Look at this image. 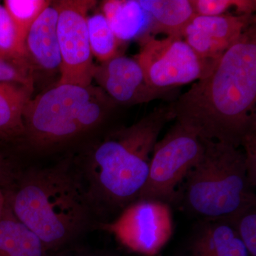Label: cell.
<instances>
[{
	"label": "cell",
	"instance_id": "cell-1",
	"mask_svg": "<svg viewBox=\"0 0 256 256\" xmlns=\"http://www.w3.org/2000/svg\"><path fill=\"white\" fill-rule=\"evenodd\" d=\"M172 104L175 121L202 140L240 148L256 133V24Z\"/></svg>",
	"mask_w": 256,
	"mask_h": 256
},
{
	"label": "cell",
	"instance_id": "cell-2",
	"mask_svg": "<svg viewBox=\"0 0 256 256\" xmlns=\"http://www.w3.org/2000/svg\"><path fill=\"white\" fill-rule=\"evenodd\" d=\"M174 119L172 102L158 106L136 124L108 130L76 163L99 224L110 223L138 201L160 133Z\"/></svg>",
	"mask_w": 256,
	"mask_h": 256
},
{
	"label": "cell",
	"instance_id": "cell-3",
	"mask_svg": "<svg viewBox=\"0 0 256 256\" xmlns=\"http://www.w3.org/2000/svg\"><path fill=\"white\" fill-rule=\"evenodd\" d=\"M12 186L8 208L50 254L73 242L96 220L76 163L72 161L24 170Z\"/></svg>",
	"mask_w": 256,
	"mask_h": 256
},
{
	"label": "cell",
	"instance_id": "cell-4",
	"mask_svg": "<svg viewBox=\"0 0 256 256\" xmlns=\"http://www.w3.org/2000/svg\"><path fill=\"white\" fill-rule=\"evenodd\" d=\"M117 105L92 84H57L28 102L23 138L38 149L69 142L100 130Z\"/></svg>",
	"mask_w": 256,
	"mask_h": 256
},
{
	"label": "cell",
	"instance_id": "cell-5",
	"mask_svg": "<svg viewBox=\"0 0 256 256\" xmlns=\"http://www.w3.org/2000/svg\"><path fill=\"white\" fill-rule=\"evenodd\" d=\"M204 150L184 180L182 203L192 214L222 218L256 203L240 148L203 140Z\"/></svg>",
	"mask_w": 256,
	"mask_h": 256
},
{
	"label": "cell",
	"instance_id": "cell-6",
	"mask_svg": "<svg viewBox=\"0 0 256 256\" xmlns=\"http://www.w3.org/2000/svg\"><path fill=\"white\" fill-rule=\"evenodd\" d=\"M204 150L203 140L175 121L154 146L148 180L138 200L168 206L178 202L180 185L200 159Z\"/></svg>",
	"mask_w": 256,
	"mask_h": 256
},
{
	"label": "cell",
	"instance_id": "cell-7",
	"mask_svg": "<svg viewBox=\"0 0 256 256\" xmlns=\"http://www.w3.org/2000/svg\"><path fill=\"white\" fill-rule=\"evenodd\" d=\"M134 58L148 84L158 90H173L210 75L220 60L202 58L182 36L163 38L144 34L140 37Z\"/></svg>",
	"mask_w": 256,
	"mask_h": 256
},
{
	"label": "cell",
	"instance_id": "cell-8",
	"mask_svg": "<svg viewBox=\"0 0 256 256\" xmlns=\"http://www.w3.org/2000/svg\"><path fill=\"white\" fill-rule=\"evenodd\" d=\"M58 10L57 34L60 44V78L58 84L92 85L95 65L89 44L87 20L95 8L94 0H62Z\"/></svg>",
	"mask_w": 256,
	"mask_h": 256
},
{
	"label": "cell",
	"instance_id": "cell-9",
	"mask_svg": "<svg viewBox=\"0 0 256 256\" xmlns=\"http://www.w3.org/2000/svg\"><path fill=\"white\" fill-rule=\"evenodd\" d=\"M98 226L128 248L146 256L159 252L172 232L170 206L148 200H138L116 220Z\"/></svg>",
	"mask_w": 256,
	"mask_h": 256
},
{
	"label": "cell",
	"instance_id": "cell-10",
	"mask_svg": "<svg viewBox=\"0 0 256 256\" xmlns=\"http://www.w3.org/2000/svg\"><path fill=\"white\" fill-rule=\"evenodd\" d=\"M116 104L136 106L175 96L176 90H158L146 82L134 58L121 54L95 66L92 80Z\"/></svg>",
	"mask_w": 256,
	"mask_h": 256
},
{
	"label": "cell",
	"instance_id": "cell-11",
	"mask_svg": "<svg viewBox=\"0 0 256 256\" xmlns=\"http://www.w3.org/2000/svg\"><path fill=\"white\" fill-rule=\"evenodd\" d=\"M256 22L254 14L196 15L184 30L182 37L202 58L220 60L242 33Z\"/></svg>",
	"mask_w": 256,
	"mask_h": 256
},
{
	"label": "cell",
	"instance_id": "cell-12",
	"mask_svg": "<svg viewBox=\"0 0 256 256\" xmlns=\"http://www.w3.org/2000/svg\"><path fill=\"white\" fill-rule=\"evenodd\" d=\"M182 256H250L223 218H202L192 228Z\"/></svg>",
	"mask_w": 256,
	"mask_h": 256
},
{
	"label": "cell",
	"instance_id": "cell-13",
	"mask_svg": "<svg viewBox=\"0 0 256 256\" xmlns=\"http://www.w3.org/2000/svg\"><path fill=\"white\" fill-rule=\"evenodd\" d=\"M58 10L50 4L28 30L25 40L28 60L43 70L60 69V54L57 34Z\"/></svg>",
	"mask_w": 256,
	"mask_h": 256
},
{
	"label": "cell",
	"instance_id": "cell-14",
	"mask_svg": "<svg viewBox=\"0 0 256 256\" xmlns=\"http://www.w3.org/2000/svg\"><path fill=\"white\" fill-rule=\"evenodd\" d=\"M101 12L111 30L122 43L139 38L148 33L151 16L138 0H108L102 2Z\"/></svg>",
	"mask_w": 256,
	"mask_h": 256
},
{
	"label": "cell",
	"instance_id": "cell-15",
	"mask_svg": "<svg viewBox=\"0 0 256 256\" xmlns=\"http://www.w3.org/2000/svg\"><path fill=\"white\" fill-rule=\"evenodd\" d=\"M143 10L151 16L148 33L154 36L182 37L184 30L196 16L190 0H138ZM183 38V37H182Z\"/></svg>",
	"mask_w": 256,
	"mask_h": 256
},
{
	"label": "cell",
	"instance_id": "cell-16",
	"mask_svg": "<svg viewBox=\"0 0 256 256\" xmlns=\"http://www.w3.org/2000/svg\"><path fill=\"white\" fill-rule=\"evenodd\" d=\"M0 256H50L41 240L6 207L0 218Z\"/></svg>",
	"mask_w": 256,
	"mask_h": 256
},
{
	"label": "cell",
	"instance_id": "cell-17",
	"mask_svg": "<svg viewBox=\"0 0 256 256\" xmlns=\"http://www.w3.org/2000/svg\"><path fill=\"white\" fill-rule=\"evenodd\" d=\"M32 92L21 86L0 82V139L23 137L24 114Z\"/></svg>",
	"mask_w": 256,
	"mask_h": 256
},
{
	"label": "cell",
	"instance_id": "cell-18",
	"mask_svg": "<svg viewBox=\"0 0 256 256\" xmlns=\"http://www.w3.org/2000/svg\"><path fill=\"white\" fill-rule=\"evenodd\" d=\"M88 34L92 56L100 63L121 55L122 42L116 37L102 12L88 16Z\"/></svg>",
	"mask_w": 256,
	"mask_h": 256
},
{
	"label": "cell",
	"instance_id": "cell-19",
	"mask_svg": "<svg viewBox=\"0 0 256 256\" xmlns=\"http://www.w3.org/2000/svg\"><path fill=\"white\" fill-rule=\"evenodd\" d=\"M0 56L31 66L25 48V42L4 5L0 4Z\"/></svg>",
	"mask_w": 256,
	"mask_h": 256
},
{
	"label": "cell",
	"instance_id": "cell-20",
	"mask_svg": "<svg viewBox=\"0 0 256 256\" xmlns=\"http://www.w3.org/2000/svg\"><path fill=\"white\" fill-rule=\"evenodd\" d=\"M52 4L46 0H5L4 6L24 41L32 25Z\"/></svg>",
	"mask_w": 256,
	"mask_h": 256
},
{
	"label": "cell",
	"instance_id": "cell-21",
	"mask_svg": "<svg viewBox=\"0 0 256 256\" xmlns=\"http://www.w3.org/2000/svg\"><path fill=\"white\" fill-rule=\"evenodd\" d=\"M222 218L233 227L250 256H256V203Z\"/></svg>",
	"mask_w": 256,
	"mask_h": 256
},
{
	"label": "cell",
	"instance_id": "cell-22",
	"mask_svg": "<svg viewBox=\"0 0 256 256\" xmlns=\"http://www.w3.org/2000/svg\"><path fill=\"white\" fill-rule=\"evenodd\" d=\"M195 14L198 16H220L230 14L235 9L237 14H254L255 0H190Z\"/></svg>",
	"mask_w": 256,
	"mask_h": 256
},
{
	"label": "cell",
	"instance_id": "cell-23",
	"mask_svg": "<svg viewBox=\"0 0 256 256\" xmlns=\"http://www.w3.org/2000/svg\"><path fill=\"white\" fill-rule=\"evenodd\" d=\"M0 82L21 86L33 90L32 67L0 56Z\"/></svg>",
	"mask_w": 256,
	"mask_h": 256
},
{
	"label": "cell",
	"instance_id": "cell-24",
	"mask_svg": "<svg viewBox=\"0 0 256 256\" xmlns=\"http://www.w3.org/2000/svg\"><path fill=\"white\" fill-rule=\"evenodd\" d=\"M245 154L248 178L252 188L256 186V133L245 138L242 144Z\"/></svg>",
	"mask_w": 256,
	"mask_h": 256
},
{
	"label": "cell",
	"instance_id": "cell-25",
	"mask_svg": "<svg viewBox=\"0 0 256 256\" xmlns=\"http://www.w3.org/2000/svg\"><path fill=\"white\" fill-rule=\"evenodd\" d=\"M18 173L0 158V185H12Z\"/></svg>",
	"mask_w": 256,
	"mask_h": 256
},
{
	"label": "cell",
	"instance_id": "cell-26",
	"mask_svg": "<svg viewBox=\"0 0 256 256\" xmlns=\"http://www.w3.org/2000/svg\"><path fill=\"white\" fill-rule=\"evenodd\" d=\"M50 256H52L50 254ZM54 256H120L119 254L108 252H66Z\"/></svg>",
	"mask_w": 256,
	"mask_h": 256
},
{
	"label": "cell",
	"instance_id": "cell-27",
	"mask_svg": "<svg viewBox=\"0 0 256 256\" xmlns=\"http://www.w3.org/2000/svg\"><path fill=\"white\" fill-rule=\"evenodd\" d=\"M8 207V204H6V196H4V193L2 191L0 188V218H2L3 214H4L5 210Z\"/></svg>",
	"mask_w": 256,
	"mask_h": 256
}]
</instances>
